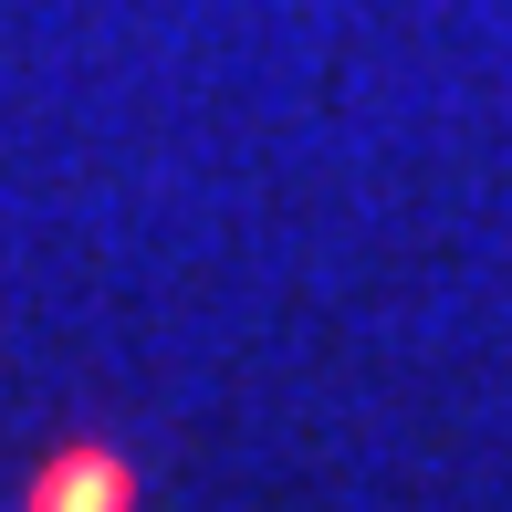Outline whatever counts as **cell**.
<instances>
[{
  "label": "cell",
  "instance_id": "1",
  "mask_svg": "<svg viewBox=\"0 0 512 512\" xmlns=\"http://www.w3.org/2000/svg\"><path fill=\"white\" fill-rule=\"evenodd\" d=\"M21 512H136V460H115V450H63V460H42L32 471V502Z\"/></svg>",
  "mask_w": 512,
  "mask_h": 512
}]
</instances>
